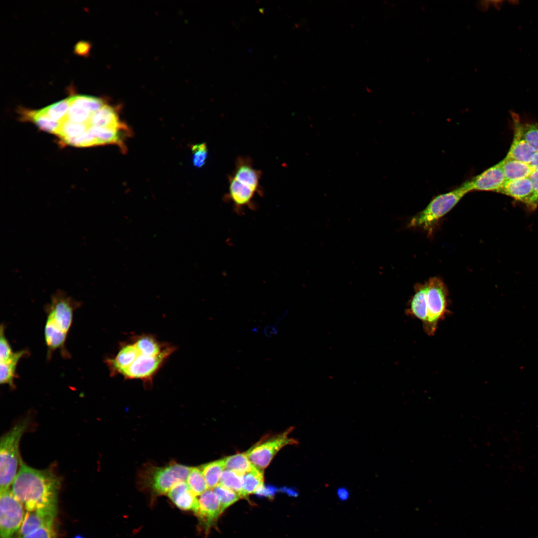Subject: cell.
<instances>
[{
	"label": "cell",
	"mask_w": 538,
	"mask_h": 538,
	"mask_svg": "<svg viewBox=\"0 0 538 538\" xmlns=\"http://www.w3.org/2000/svg\"><path fill=\"white\" fill-rule=\"evenodd\" d=\"M175 350V346L159 341L154 335H136L120 343L116 354L107 358L105 363L112 376L140 380L148 388Z\"/></svg>",
	"instance_id": "cell-1"
},
{
	"label": "cell",
	"mask_w": 538,
	"mask_h": 538,
	"mask_svg": "<svg viewBox=\"0 0 538 538\" xmlns=\"http://www.w3.org/2000/svg\"><path fill=\"white\" fill-rule=\"evenodd\" d=\"M11 491L26 511L57 508L60 478L51 469H37L21 460Z\"/></svg>",
	"instance_id": "cell-2"
},
{
	"label": "cell",
	"mask_w": 538,
	"mask_h": 538,
	"mask_svg": "<svg viewBox=\"0 0 538 538\" xmlns=\"http://www.w3.org/2000/svg\"><path fill=\"white\" fill-rule=\"evenodd\" d=\"M81 303L68 296L64 291H56L45 307L46 319L44 326V340L47 348V359L59 351L64 358L70 354L65 347L66 341L71 327L74 311Z\"/></svg>",
	"instance_id": "cell-3"
},
{
	"label": "cell",
	"mask_w": 538,
	"mask_h": 538,
	"mask_svg": "<svg viewBox=\"0 0 538 538\" xmlns=\"http://www.w3.org/2000/svg\"><path fill=\"white\" fill-rule=\"evenodd\" d=\"M28 418L17 423L4 434L0 443V490L9 488L14 481L20 465L19 445L22 435L29 425Z\"/></svg>",
	"instance_id": "cell-4"
},
{
	"label": "cell",
	"mask_w": 538,
	"mask_h": 538,
	"mask_svg": "<svg viewBox=\"0 0 538 538\" xmlns=\"http://www.w3.org/2000/svg\"><path fill=\"white\" fill-rule=\"evenodd\" d=\"M190 468L175 462L162 467L146 464L139 471V482L156 495L168 494L176 483L186 481Z\"/></svg>",
	"instance_id": "cell-5"
},
{
	"label": "cell",
	"mask_w": 538,
	"mask_h": 538,
	"mask_svg": "<svg viewBox=\"0 0 538 538\" xmlns=\"http://www.w3.org/2000/svg\"><path fill=\"white\" fill-rule=\"evenodd\" d=\"M468 192L462 184L451 191L436 196L422 211L411 219L409 227L421 228L431 233L439 220Z\"/></svg>",
	"instance_id": "cell-6"
},
{
	"label": "cell",
	"mask_w": 538,
	"mask_h": 538,
	"mask_svg": "<svg viewBox=\"0 0 538 538\" xmlns=\"http://www.w3.org/2000/svg\"><path fill=\"white\" fill-rule=\"evenodd\" d=\"M427 285V321L423 325L426 333L433 336L438 323L449 312L448 292L443 281L437 277L430 278Z\"/></svg>",
	"instance_id": "cell-7"
},
{
	"label": "cell",
	"mask_w": 538,
	"mask_h": 538,
	"mask_svg": "<svg viewBox=\"0 0 538 538\" xmlns=\"http://www.w3.org/2000/svg\"><path fill=\"white\" fill-rule=\"evenodd\" d=\"M24 507L9 488L0 492V538H15L25 516Z\"/></svg>",
	"instance_id": "cell-8"
},
{
	"label": "cell",
	"mask_w": 538,
	"mask_h": 538,
	"mask_svg": "<svg viewBox=\"0 0 538 538\" xmlns=\"http://www.w3.org/2000/svg\"><path fill=\"white\" fill-rule=\"evenodd\" d=\"M293 429V427H290L284 432L264 438L252 446L246 452L251 462L257 467L263 470L270 464L282 448L298 444L296 440L289 437Z\"/></svg>",
	"instance_id": "cell-9"
},
{
	"label": "cell",
	"mask_w": 538,
	"mask_h": 538,
	"mask_svg": "<svg viewBox=\"0 0 538 538\" xmlns=\"http://www.w3.org/2000/svg\"><path fill=\"white\" fill-rule=\"evenodd\" d=\"M505 181L501 160L462 185L468 192L472 191L498 192Z\"/></svg>",
	"instance_id": "cell-10"
},
{
	"label": "cell",
	"mask_w": 538,
	"mask_h": 538,
	"mask_svg": "<svg viewBox=\"0 0 538 538\" xmlns=\"http://www.w3.org/2000/svg\"><path fill=\"white\" fill-rule=\"evenodd\" d=\"M256 194L261 193L248 184L229 176L226 199L232 203L236 211L239 212L246 207L254 208L253 199Z\"/></svg>",
	"instance_id": "cell-11"
},
{
	"label": "cell",
	"mask_w": 538,
	"mask_h": 538,
	"mask_svg": "<svg viewBox=\"0 0 538 538\" xmlns=\"http://www.w3.org/2000/svg\"><path fill=\"white\" fill-rule=\"evenodd\" d=\"M514 135L506 157L530 164L536 150L527 142L522 132V123L517 115L513 114Z\"/></svg>",
	"instance_id": "cell-12"
},
{
	"label": "cell",
	"mask_w": 538,
	"mask_h": 538,
	"mask_svg": "<svg viewBox=\"0 0 538 538\" xmlns=\"http://www.w3.org/2000/svg\"><path fill=\"white\" fill-rule=\"evenodd\" d=\"M498 193L510 196L533 209L538 205L532 183L529 177L506 181Z\"/></svg>",
	"instance_id": "cell-13"
},
{
	"label": "cell",
	"mask_w": 538,
	"mask_h": 538,
	"mask_svg": "<svg viewBox=\"0 0 538 538\" xmlns=\"http://www.w3.org/2000/svg\"><path fill=\"white\" fill-rule=\"evenodd\" d=\"M57 511V508L26 511L18 538L31 533L43 526L53 524Z\"/></svg>",
	"instance_id": "cell-14"
},
{
	"label": "cell",
	"mask_w": 538,
	"mask_h": 538,
	"mask_svg": "<svg viewBox=\"0 0 538 538\" xmlns=\"http://www.w3.org/2000/svg\"><path fill=\"white\" fill-rule=\"evenodd\" d=\"M196 514L207 529L222 513L219 500L213 489H207L199 496Z\"/></svg>",
	"instance_id": "cell-15"
},
{
	"label": "cell",
	"mask_w": 538,
	"mask_h": 538,
	"mask_svg": "<svg viewBox=\"0 0 538 538\" xmlns=\"http://www.w3.org/2000/svg\"><path fill=\"white\" fill-rule=\"evenodd\" d=\"M168 496L180 509L192 510L196 514L198 511V499L190 490L186 481L176 483L168 492Z\"/></svg>",
	"instance_id": "cell-16"
},
{
	"label": "cell",
	"mask_w": 538,
	"mask_h": 538,
	"mask_svg": "<svg viewBox=\"0 0 538 538\" xmlns=\"http://www.w3.org/2000/svg\"><path fill=\"white\" fill-rule=\"evenodd\" d=\"M231 175L238 180L251 186L260 193L262 192L260 186L261 172L254 168L250 158L239 157Z\"/></svg>",
	"instance_id": "cell-17"
},
{
	"label": "cell",
	"mask_w": 538,
	"mask_h": 538,
	"mask_svg": "<svg viewBox=\"0 0 538 538\" xmlns=\"http://www.w3.org/2000/svg\"><path fill=\"white\" fill-rule=\"evenodd\" d=\"M29 354L27 349L16 352L4 360L0 361V383L15 387L14 379L16 377V368L20 360Z\"/></svg>",
	"instance_id": "cell-18"
},
{
	"label": "cell",
	"mask_w": 538,
	"mask_h": 538,
	"mask_svg": "<svg viewBox=\"0 0 538 538\" xmlns=\"http://www.w3.org/2000/svg\"><path fill=\"white\" fill-rule=\"evenodd\" d=\"M426 292V283L416 287L406 310L407 315L419 319L423 325L425 324L427 318Z\"/></svg>",
	"instance_id": "cell-19"
},
{
	"label": "cell",
	"mask_w": 538,
	"mask_h": 538,
	"mask_svg": "<svg viewBox=\"0 0 538 538\" xmlns=\"http://www.w3.org/2000/svg\"><path fill=\"white\" fill-rule=\"evenodd\" d=\"M90 127L92 126L121 129L127 127L121 123L116 111L112 107L104 105L101 109L93 113L90 121Z\"/></svg>",
	"instance_id": "cell-20"
},
{
	"label": "cell",
	"mask_w": 538,
	"mask_h": 538,
	"mask_svg": "<svg viewBox=\"0 0 538 538\" xmlns=\"http://www.w3.org/2000/svg\"><path fill=\"white\" fill-rule=\"evenodd\" d=\"M502 165L506 181L529 177L533 169L529 164L505 157Z\"/></svg>",
	"instance_id": "cell-21"
},
{
	"label": "cell",
	"mask_w": 538,
	"mask_h": 538,
	"mask_svg": "<svg viewBox=\"0 0 538 538\" xmlns=\"http://www.w3.org/2000/svg\"><path fill=\"white\" fill-rule=\"evenodd\" d=\"M264 473L263 469L254 465L249 471L243 475L242 498L259 492L263 489Z\"/></svg>",
	"instance_id": "cell-22"
},
{
	"label": "cell",
	"mask_w": 538,
	"mask_h": 538,
	"mask_svg": "<svg viewBox=\"0 0 538 538\" xmlns=\"http://www.w3.org/2000/svg\"><path fill=\"white\" fill-rule=\"evenodd\" d=\"M128 129V127L121 129L99 127L92 126L90 130L96 137L98 145L117 144L122 148L123 147V139L120 135V131Z\"/></svg>",
	"instance_id": "cell-23"
},
{
	"label": "cell",
	"mask_w": 538,
	"mask_h": 538,
	"mask_svg": "<svg viewBox=\"0 0 538 538\" xmlns=\"http://www.w3.org/2000/svg\"><path fill=\"white\" fill-rule=\"evenodd\" d=\"M23 113L27 119L31 120L40 129L46 132L56 134L59 129L60 123L52 119L41 110H27L23 111Z\"/></svg>",
	"instance_id": "cell-24"
},
{
	"label": "cell",
	"mask_w": 538,
	"mask_h": 538,
	"mask_svg": "<svg viewBox=\"0 0 538 538\" xmlns=\"http://www.w3.org/2000/svg\"><path fill=\"white\" fill-rule=\"evenodd\" d=\"M200 468L208 489H213L219 484L221 474L225 469L224 459L205 464Z\"/></svg>",
	"instance_id": "cell-25"
},
{
	"label": "cell",
	"mask_w": 538,
	"mask_h": 538,
	"mask_svg": "<svg viewBox=\"0 0 538 538\" xmlns=\"http://www.w3.org/2000/svg\"><path fill=\"white\" fill-rule=\"evenodd\" d=\"M223 459L225 469L242 475L251 470L254 466L249 459L246 452L238 453Z\"/></svg>",
	"instance_id": "cell-26"
},
{
	"label": "cell",
	"mask_w": 538,
	"mask_h": 538,
	"mask_svg": "<svg viewBox=\"0 0 538 538\" xmlns=\"http://www.w3.org/2000/svg\"><path fill=\"white\" fill-rule=\"evenodd\" d=\"M60 123V127L56 134L63 140L78 136L90 128L87 123H75L65 119Z\"/></svg>",
	"instance_id": "cell-27"
},
{
	"label": "cell",
	"mask_w": 538,
	"mask_h": 538,
	"mask_svg": "<svg viewBox=\"0 0 538 538\" xmlns=\"http://www.w3.org/2000/svg\"><path fill=\"white\" fill-rule=\"evenodd\" d=\"M186 482L196 496H200L208 489L202 471L199 467H190Z\"/></svg>",
	"instance_id": "cell-28"
},
{
	"label": "cell",
	"mask_w": 538,
	"mask_h": 538,
	"mask_svg": "<svg viewBox=\"0 0 538 538\" xmlns=\"http://www.w3.org/2000/svg\"><path fill=\"white\" fill-rule=\"evenodd\" d=\"M219 484L233 490L242 498V474L225 469L221 474Z\"/></svg>",
	"instance_id": "cell-29"
},
{
	"label": "cell",
	"mask_w": 538,
	"mask_h": 538,
	"mask_svg": "<svg viewBox=\"0 0 538 538\" xmlns=\"http://www.w3.org/2000/svg\"><path fill=\"white\" fill-rule=\"evenodd\" d=\"M69 98L70 106L64 119L75 123H87L90 127L89 121L93 113L81 105L72 102L70 97Z\"/></svg>",
	"instance_id": "cell-30"
},
{
	"label": "cell",
	"mask_w": 538,
	"mask_h": 538,
	"mask_svg": "<svg viewBox=\"0 0 538 538\" xmlns=\"http://www.w3.org/2000/svg\"><path fill=\"white\" fill-rule=\"evenodd\" d=\"M70 103L68 98L42 108L41 110L52 119L60 122L66 117Z\"/></svg>",
	"instance_id": "cell-31"
},
{
	"label": "cell",
	"mask_w": 538,
	"mask_h": 538,
	"mask_svg": "<svg viewBox=\"0 0 538 538\" xmlns=\"http://www.w3.org/2000/svg\"><path fill=\"white\" fill-rule=\"evenodd\" d=\"M213 490L219 500L222 512L241 498L235 492L219 484Z\"/></svg>",
	"instance_id": "cell-32"
},
{
	"label": "cell",
	"mask_w": 538,
	"mask_h": 538,
	"mask_svg": "<svg viewBox=\"0 0 538 538\" xmlns=\"http://www.w3.org/2000/svg\"><path fill=\"white\" fill-rule=\"evenodd\" d=\"M71 100L83 107L91 113L101 109L104 105L103 100L100 98L85 95H76L70 97Z\"/></svg>",
	"instance_id": "cell-33"
},
{
	"label": "cell",
	"mask_w": 538,
	"mask_h": 538,
	"mask_svg": "<svg viewBox=\"0 0 538 538\" xmlns=\"http://www.w3.org/2000/svg\"><path fill=\"white\" fill-rule=\"evenodd\" d=\"M64 142L76 147H89L98 145L97 140L90 128L78 136L65 139Z\"/></svg>",
	"instance_id": "cell-34"
},
{
	"label": "cell",
	"mask_w": 538,
	"mask_h": 538,
	"mask_svg": "<svg viewBox=\"0 0 538 538\" xmlns=\"http://www.w3.org/2000/svg\"><path fill=\"white\" fill-rule=\"evenodd\" d=\"M522 132L527 142L538 152V123L522 124Z\"/></svg>",
	"instance_id": "cell-35"
},
{
	"label": "cell",
	"mask_w": 538,
	"mask_h": 538,
	"mask_svg": "<svg viewBox=\"0 0 538 538\" xmlns=\"http://www.w3.org/2000/svg\"><path fill=\"white\" fill-rule=\"evenodd\" d=\"M192 163L197 168L203 167L208 157V148L205 143H198L191 147Z\"/></svg>",
	"instance_id": "cell-36"
},
{
	"label": "cell",
	"mask_w": 538,
	"mask_h": 538,
	"mask_svg": "<svg viewBox=\"0 0 538 538\" xmlns=\"http://www.w3.org/2000/svg\"><path fill=\"white\" fill-rule=\"evenodd\" d=\"M19 538H57L54 524L43 526Z\"/></svg>",
	"instance_id": "cell-37"
},
{
	"label": "cell",
	"mask_w": 538,
	"mask_h": 538,
	"mask_svg": "<svg viewBox=\"0 0 538 538\" xmlns=\"http://www.w3.org/2000/svg\"><path fill=\"white\" fill-rule=\"evenodd\" d=\"M529 178L532 183L535 198L538 204V170H533Z\"/></svg>",
	"instance_id": "cell-38"
},
{
	"label": "cell",
	"mask_w": 538,
	"mask_h": 538,
	"mask_svg": "<svg viewBox=\"0 0 538 538\" xmlns=\"http://www.w3.org/2000/svg\"><path fill=\"white\" fill-rule=\"evenodd\" d=\"M90 49V45L88 42L80 41L76 44L75 47V52L80 55H85L88 54Z\"/></svg>",
	"instance_id": "cell-39"
},
{
	"label": "cell",
	"mask_w": 538,
	"mask_h": 538,
	"mask_svg": "<svg viewBox=\"0 0 538 538\" xmlns=\"http://www.w3.org/2000/svg\"><path fill=\"white\" fill-rule=\"evenodd\" d=\"M336 495L339 500L345 501L350 497V492L347 488L340 487L337 490Z\"/></svg>",
	"instance_id": "cell-40"
},
{
	"label": "cell",
	"mask_w": 538,
	"mask_h": 538,
	"mask_svg": "<svg viewBox=\"0 0 538 538\" xmlns=\"http://www.w3.org/2000/svg\"><path fill=\"white\" fill-rule=\"evenodd\" d=\"M530 165L533 170H538V152H536Z\"/></svg>",
	"instance_id": "cell-41"
}]
</instances>
